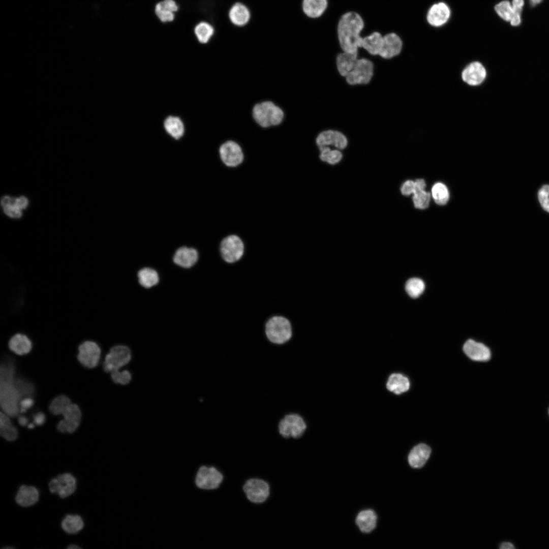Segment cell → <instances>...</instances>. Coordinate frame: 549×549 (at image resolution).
Returning a JSON list of instances; mask_svg holds the SVG:
<instances>
[{
    "label": "cell",
    "instance_id": "6da1fadb",
    "mask_svg": "<svg viewBox=\"0 0 549 549\" xmlns=\"http://www.w3.org/2000/svg\"><path fill=\"white\" fill-rule=\"evenodd\" d=\"M365 26L362 16L357 12L349 11L339 18L337 25L338 44L341 51L357 53L361 47V33Z\"/></svg>",
    "mask_w": 549,
    "mask_h": 549
},
{
    "label": "cell",
    "instance_id": "7a4b0ae2",
    "mask_svg": "<svg viewBox=\"0 0 549 549\" xmlns=\"http://www.w3.org/2000/svg\"><path fill=\"white\" fill-rule=\"evenodd\" d=\"M264 334L271 344L282 345L289 342L293 336L291 322L287 318L273 316L268 319L264 326Z\"/></svg>",
    "mask_w": 549,
    "mask_h": 549
},
{
    "label": "cell",
    "instance_id": "3957f363",
    "mask_svg": "<svg viewBox=\"0 0 549 549\" xmlns=\"http://www.w3.org/2000/svg\"><path fill=\"white\" fill-rule=\"evenodd\" d=\"M375 64L370 58L358 57L353 69L344 78L350 86L367 85L373 80Z\"/></svg>",
    "mask_w": 549,
    "mask_h": 549
},
{
    "label": "cell",
    "instance_id": "277c9868",
    "mask_svg": "<svg viewBox=\"0 0 549 549\" xmlns=\"http://www.w3.org/2000/svg\"><path fill=\"white\" fill-rule=\"evenodd\" d=\"M253 116L258 125L267 128L279 125L284 118V112L272 102L265 101L254 106Z\"/></svg>",
    "mask_w": 549,
    "mask_h": 549
},
{
    "label": "cell",
    "instance_id": "5b68a950",
    "mask_svg": "<svg viewBox=\"0 0 549 549\" xmlns=\"http://www.w3.org/2000/svg\"><path fill=\"white\" fill-rule=\"evenodd\" d=\"M278 432L284 438L298 439L305 433L307 422L299 413L292 412L285 415L279 421Z\"/></svg>",
    "mask_w": 549,
    "mask_h": 549
},
{
    "label": "cell",
    "instance_id": "8992f818",
    "mask_svg": "<svg viewBox=\"0 0 549 549\" xmlns=\"http://www.w3.org/2000/svg\"><path fill=\"white\" fill-rule=\"evenodd\" d=\"M223 480V474L218 468L211 466H201L198 469L195 477L196 486L205 491L218 489Z\"/></svg>",
    "mask_w": 549,
    "mask_h": 549
},
{
    "label": "cell",
    "instance_id": "52a82bcc",
    "mask_svg": "<svg viewBox=\"0 0 549 549\" xmlns=\"http://www.w3.org/2000/svg\"><path fill=\"white\" fill-rule=\"evenodd\" d=\"M245 252V245L241 238L236 234L225 237L220 245V253L223 260L232 264L241 259Z\"/></svg>",
    "mask_w": 549,
    "mask_h": 549
},
{
    "label": "cell",
    "instance_id": "ba28073f",
    "mask_svg": "<svg viewBox=\"0 0 549 549\" xmlns=\"http://www.w3.org/2000/svg\"><path fill=\"white\" fill-rule=\"evenodd\" d=\"M242 490L248 501L255 504L265 502L270 493L268 483L263 479L256 477L247 480L242 485Z\"/></svg>",
    "mask_w": 549,
    "mask_h": 549
},
{
    "label": "cell",
    "instance_id": "9c48e42d",
    "mask_svg": "<svg viewBox=\"0 0 549 549\" xmlns=\"http://www.w3.org/2000/svg\"><path fill=\"white\" fill-rule=\"evenodd\" d=\"M132 358L131 352L127 346H113L105 356L103 367L105 372L111 373L128 364Z\"/></svg>",
    "mask_w": 549,
    "mask_h": 549
},
{
    "label": "cell",
    "instance_id": "30bf717a",
    "mask_svg": "<svg viewBox=\"0 0 549 549\" xmlns=\"http://www.w3.org/2000/svg\"><path fill=\"white\" fill-rule=\"evenodd\" d=\"M12 379L1 380V403L4 411L8 415L14 416L19 412L18 401L20 394Z\"/></svg>",
    "mask_w": 549,
    "mask_h": 549
},
{
    "label": "cell",
    "instance_id": "8fae6325",
    "mask_svg": "<svg viewBox=\"0 0 549 549\" xmlns=\"http://www.w3.org/2000/svg\"><path fill=\"white\" fill-rule=\"evenodd\" d=\"M524 5V0L502 1L495 7V10L504 20L509 22L513 26L521 24L522 21L521 13Z\"/></svg>",
    "mask_w": 549,
    "mask_h": 549
},
{
    "label": "cell",
    "instance_id": "7c38bea8",
    "mask_svg": "<svg viewBox=\"0 0 549 549\" xmlns=\"http://www.w3.org/2000/svg\"><path fill=\"white\" fill-rule=\"evenodd\" d=\"M316 143L319 148L332 145L338 149L346 148L348 140L346 135L337 129H327L321 131L316 138Z\"/></svg>",
    "mask_w": 549,
    "mask_h": 549
},
{
    "label": "cell",
    "instance_id": "4fadbf2b",
    "mask_svg": "<svg viewBox=\"0 0 549 549\" xmlns=\"http://www.w3.org/2000/svg\"><path fill=\"white\" fill-rule=\"evenodd\" d=\"M77 359L84 367L93 369L99 361L101 350L97 343L92 341H85L78 346Z\"/></svg>",
    "mask_w": 549,
    "mask_h": 549
},
{
    "label": "cell",
    "instance_id": "5bb4252c",
    "mask_svg": "<svg viewBox=\"0 0 549 549\" xmlns=\"http://www.w3.org/2000/svg\"><path fill=\"white\" fill-rule=\"evenodd\" d=\"M220 159L224 164L229 167H235L241 164L244 154L240 145L230 140L223 143L219 149Z\"/></svg>",
    "mask_w": 549,
    "mask_h": 549
},
{
    "label": "cell",
    "instance_id": "9a60e30c",
    "mask_svg": "<svg viewBox=\"0 0 549 549\" xmlns=\"http://www.w3.org/2000/svg\"><path fill=\"white\" fill-rule=\"evenodd\" d=\"M76 484L75 477L70 473H65L51 479L49 483V487L52 493L57 494L60 498H65L74 493Z\"/></svg>",
    "mask_w": 549,
    "mask_h": 549
},
{
    "label": "cell",
    "instance_id": "2e32d148",
    "mask_svg": "<svg viewBox=\"0 0 549 549\" xmlns=\"http://www.w3.org/2000/svg\"><path fill=\"white\" fill-rule=\"evenodd\" d=\"M64 419L60 420L57 429L61 433H72L78 428L81 421V413L79 407L71 403L63 412Z\"/></svg>",
    "mask_w": 549,
    "mask_h": 549
},
{
    "label": "cell",
    "instance_id": "e0dca14e",
    "mask_svg": "<svg viewBox=\"0 0 549 549\" xmlns=\"http://www.w3.org/2000/svg\"><path fill=\"white\" fill-rule=\"evenodd\" d=\"M403 41L395 33L383 35L382 48L379 55L384 60H390L398 56L403 49Z\"/></svg>",
    "mask_w": 549,
    "mask_h": 549
},
{
    "label": "cell",
    "instance_id": "ac0fdd59",
    "mask_svg": "<svg viewBox=\"0 0 549 549\" xmlns=\"http://www.w3.org/2000/svg\"><path fill=\"white\" fill-rule=\"evenodd\" d=\"M486 76V71L479 62L475 61L467 65L461 73L463 81L467 84L476 86L481 84Z\"/></svg>",
    "mask_w": 549,
    "mask_h": 549
},
{
    "label": "cell",
    "instance_id": "d6986e66",
    "mask_svg": "<svg viewBox=\"0 0 549 549\" xmlns=\"http://www.w3.org/2000/svg\"><path fill=\"white\" fill-rule=\"evenodd\" d=\"M450 13V8L445 3H436L431 6L428 12L427 21L433 26H441L447 22Z\"/></svg>",
    "mask_w": 549,
    "mask_h": 549
},
{
    "label": "cell",
    "instance_id": "ffe728a7",
    "mask_svg": "<svg viewBox=\"0 0 549 549\" xmlns=\"http://www.w3.org/2000/svg\"><path fill=\"white\" fill-rule=\"evenodd\" d=\"M228 18L230 22L237 27H243L250 22L251 13L248 7L240 2L234 4L228 12Z\"/></svg>",
    "mask_w": 549,
    "mask_h": 549
},
{
    "label": "cell",
    "instance_id": "44dd1931",
    "mask_svg": "<svg viewBox=\"0 0 549 549\" xmlns=\"http://www.w3.org/2000/svg\"><path fill=\"white\" fill-rule=\"evenodd\" d=\"M463 350L468 357L473 360L486 361L491 356L490 349L483 344L472 339L468 340L463 346Z\"/></svg>",
    "mask_w": 549,
    "mask_h": 549
},
{
    "label": "cell",
    "instance_id": "7402d4cb",
    "mask_svg": "<svg viewBox=\"0 0 549 549\" xmlns=\"http://www.w3.org/2000/svg\"><path fill=\"white\" fill-rule=\"evenodd\" d=\"M358 54L359 52L350 53L342 51L337 54L334 59L335 66L341 77L345 78L353 69L359 57Z\"/></svg>",
    "mask_w": 549,
    "mask_h": 549
},
{
    "label": "cell",
    "instance_id": "603a6c76",
    "mask_svg": "<svg viewBox=\"0 0 549 549\" xmlns=\"http://www.w3.org/2000/svg\"><path fill=\"white\" fill-rule=\"evenodd\" d=\"M199 258L198 251L194 248L181 247L174 253L173 261L179 266L189 268L194 266Z\"/></svg>",
    "mask_w": 549,
    "mask_h": 549
},
{
    "label": "cell",
    "instance_id": "cb8c5ba5",
    "mask_svg": "<svg viewBox=\"0 0 549 549\" xmlns=\"http://www.w3.org/2000/svg\"><path fill=\"white\" fill-rule=\"evenodd\" d=\"M328 6V0H302L301 8L306 17L311 20L321 17Z\"/></svg>",
    "mask_w": 549,
    "mask_h": 549
},
{
    "label": "cell",
    "instance_id": "d4e9b609",
    "mask_svg": "<svg viewBox=\"0 0 549 549\" xmlns=\"http://www.w3.org/2000/svg\"><path fill=\"white\" fill-rule=\"evenodd\" d=\"M178 9V6L174 0H163L156 4L155 12L162 22H170L174 20L175 13Z\"/></svg>",
    "mask_w": 549,
    "mask_h": 549
},
{
    "label": "cell",
    "instance_id": "484cf974",
    "mask_svg": "<svg viewBox=\"0 0 549 549\" xmlns=\"http://www.w3.org/2000/svg\"><path fill=\"white\" fill-rule=\"evenodd\" d=\"M383 35L378 31H374L362 37L361 48L372 56H379L382 48Z\"/></svg>",
    "mask_w": 549,
    "mask_h": 549
},
{
    "label": "cell",
    "instance_id": "4316f807",
    "mask_svg": "<svg viewBox=\"0 0 549 549\" xmlns=\"http://www.w3.org/2000/svg\"><path fill=\"white\" fill-rule=\"evenodd\" d=\"M431 453V448L427 445L421 443L414 446L408 454V461L413 468L422 467L429 458Z\"/></svg>",
    "mask_w": 549,
    "mask_h": 549
},
{
    "label": "cell",
    "instance_id": "83f0119b",
    "mask_svg": "<svg viewBox=\"0 0 549 549\" xmlns=\"http://www.w3.org/2000/svg\"><path fill=\"white\" fill-rule=\"evenodd\" d=\"M9 349L17 355L28 354L32 349V343L24 334L17 333L13 335L8 343Z\"/></svg>",
    "mask_w": 549,
    "mask_h": 549
},
{
    "label": "cell",
    "instance_id": "f1b7e54d",
    "mask_svg": "<svg viewBox=\"0 0 549 549\" xmlns=\"http://www.w3.org/2000/svg\"><path fill=\"white\" fill-rule=\"evenodd\" d=\"M377 516L371 509L361 511L357 514L355 523L361 532L369 533L374 530L377 525Z\"/></svg>",
    "mask_w": 549,
    "mask_h": 549
},
{
    "label": "cell",
    "instance_id": "f546056e",
    "mask_svg": "<svg viewBox=\"0 0 549 549\" xmlns=\"http://www.w3.org/2000/svg\"><path fill=\"white\" fill-rule=\"evenodd\" d=\"M39 492L33 486L21 485L16 494V502L23 507H28L35 504L39 499Z\"/></svg>",
    "mask_w": 549,
    "mask_h": 549
},
{
    "label": "cell",
    "instance_id": "4dcf8cb0",
    "mask_svg": "<svg viewBox=\"0 0 549 549\" xmlns=\"http://www.w3.org/2000/svg\"><path fill=\"white\" fill-rule=\"evenodd\" d=\"M426 185L423 179H418L415 181L413 201L416 208L423 209L428 207L431 194L424 191Z\"/></svg>",
    "mask_w": 549,
    "mask_h": 549
},
{
    "label": "cell",
    "instance_id": "1f68e13d",
    "mask_svg": "<svg viewBox=\"0 0 549 549\" xmlns=\"http://www.w3.org/2000/svg\"><path fill=\"white\" fill-rule=\"evenodd\" d=\"M410 386V383L408 378L400 373L391 374L386 382L387 389L396 394H400L406 392L409 390Z\"/></svg>",
    "mask_w": 549,
    "mask_h": 549
},
{
    "label": "cell",
    "instance_id": "d6a6232c",
    "mask_svg": "<svg viewBox=\"0 0 549 549\" xmlns=\"http://www.w3.org/2000/svg\"><path fill=\"white\" fill-rule=\"evenodd\" d=\"M194 31L198 41L201 44L208 43L215 33L214 26L206 21H201L198 23Z\"/></svg>",
    "mask_w": 549,
    "mask_h": 549
},
{
    "label": "cell",
    "instance_id": "836d02e7",
    "mask_svg": "<svg viewBox=\"0 0 549 549\" xmlns=\"http://www.w3.org/2000/svg\"><path fill=\"white\" fill-rule=\"evenodd\" d=\"M138 282L141 286L149 288L156 285L159 281L157 271L150 267H144L139 270L137 273Z\"/></svg>",
    "mask_w": 549,
    "mask_h": 549
},
{
    "label": "cell",
    "instance_id": "e575fe53",
    "mask_svg": "<svg viewBox=\"0 0 549 549\" xmlns=\"http://www.w3.org/2000/svg\"><path fill=\"white\" fill-rule=\"evenodd\" d=\"M84 526L83 521L78 515L68 514L61 523L62 529L69 534H75L80 531Z\"/></svg>",
    "mask_w": 549,
    "mask_h": 549
},
{
    "label": "cell",
    "instance_id": "d590c367",
    "mask_svg": "<svg viewBox=\"0 0 549 549\" xmlns=\"http://www.w3.org/2000/svg\"><path fill=\"white\" fill-rule=\"evenodd\" d=\"M0 434L4 439L9 441L16 440L18 436L16 428L13 425L8 416L2 412H1L0 417Z\"/></svg>",
    "mask_w": 549,
    "mask_h": 549
},
{
    "label": "cell",
    "instance_id": "8d00e7d4",
    "mask_svg": "<svg viewBox=\"0 0 549 549\" xmlns=\"http://www.w3.org/2000/svg\"><path fill=\"white\" fill-rule=\"evenodd\" d=\"M164 127L167 132L175 139L180 138L184 132V125L177 117L169 116L164 122Z\"/></svg>",
    "mask_w": 549,
    "mask_h": 549
},
{
    "label": "cell",
    "instance_id": "74e56055",
    "mask_svg": "<svg viewBox=\"0 0 549 549\" xmlns=\"http://www.w3.org/2000/svg\"><path fill=\"white\" fill-rule=\"evenodd\" d=\"M432 196L435 202L440 205L447 203L449 200V194L446 186L442 183L435 184L432 189Z\"/></svg>",
    "mask_w": 549,
    "mask_h": 549
},
{
    "label": "cell",
    "instance_id": "f35d334b",
    "mask_svg": "<svg viewBox=\"0 0 549 549\" xmlns=\"http://www.w3.org/2000/svg\"><path fill=\"white\" fill-rule=\"evenodd\" d=\"M320 159L323 162L330 164L339 163L342 159V154L339 149H331L329 146L319 149Z\"/></svg>",
    "mask_w": 549,
    "mask_h": 549
},
{
    "label": "cell",
    "instance_id": "ab89813d",
    "mask_svg": "<svg viewBox=\"0 0 549 549\" xmlns=\"http://www.w3.org/2000/svg\"><path fill=\"white\" fill-rule=\"evenodd\" d=\"M424 288L425 285L423 281L416 278L409 279L405 286L407 293L413 298L419 297L423 292Z\"/></svg>",
    "mask_w": 549,
    "mask_h": 549
},
{
    "label": "cell",
    "instance_id": "60d3db41",
    "mask_svg": "<svg viewBox=\"0 0 549 549\" xmlns=\"http://www.w3.org/2000/svg\"><path fill=\"white\" fill-rule=\"evenodd\" d=\"M71 403L67 396L61 395L54 398L49 405L50 412L55 415L62 414L65 408Z\"/></svg>",
    "mask_w": 549,
    "mask_h": 549
},
{
    "label": "cell",
    "instance_id": "b9f144b4",
    "mask_svg": "<svg viewBox=\"0 0 549 549\" xmlns=\"http://www.w3.org/2000/svg\"><path fill=\"white\" fill-rule=\"evenodd\" d=\"M2 206L5 214L10 217L18 219L22 216L21 209L16 206L15 199L9 200Z\"/></svg>",
    "mask_w": 549,
    "mask_h": 549
},
{
    "label": "cell",
    "instance_id": "7bdbcfd3",
    "mask_svg": "<svg viewBox=\"0 0 549 549\" xmlns=\"http://www.w3.org/2000/svg\"><path fill=\"white\" fill-rule=\"evenodd\" d=\"M111 374V377L113 382L121 385L128 384L131 381L132 375L128 370L120 371L117 370Z\"/></svg>",
    "mask_w": 549,
    "mask_h": 549
},
{
    "label": "cell",
    "instance_id": "ee69618b",
    "mask_svg": "<svg viewBox=\"0 0 549 549\" xmlns=\"http://www.w3.org/2000/svg\"><path fill=\"white\" fill-rule=\"evenodd\" d=\"M538 197L543 208L549 212V185H544L540 188Z\"/></svg>",
    "mask_w": 549,
    "mask_h": 549
},
{
    "label": "cell",
    "instance_id": "f6af8a7d",
    "mask_svg": "<svg viewBox=\"0 0 549 549\" xmlns=\"http://www.w3.org/2000/svg\"><path fill=\"white\" fill-rule=\"evenodd\" d=\"M415 188V181L408 180L405 181L401 188V191L403 195L405 196L410 195L413 193Z\"/></svg>",
    "mask_w": 549,
    "mask_h": 549
},
{
    "label": "cell",
    "instance_id": "bcb514c9",
    "mask_svg": "<svg viewBox=\"0 0 549 549\" xmlns=\"http://www.w3.org/2000/svg\"><path fill=\"white\" fill-rule=\"evenodd\" d=\"M34 403L33 400L30 398L23 399L20 401L19 403L20 407V412L21 413L26 412L27 409L33 406Z\"/></svg>",
    "mask_w": 549,
    "mask_h": 549
},
{
    "label": "cell",
    "instance_id": "7dc6e473",
    "mask_svg": "<svg viewBox=\"0 0 549 549\" xmlns=\"http://www.w3.org/2000/svg\"><path fill=\"white\" fill-rule=\"evenodd\" d=\"M34 423L37 425H42L45 421V416L41 412H38L33 415Z\"/></svg>",
    "mask_w": 549,
    "mask_h": 549
},
{
    "label": "cell",
    "instance_id": "c3c4849f",
    "mask_svg": "<svg viewBox=\"0 0 549 549\" xmlns=\"http://www.w3.org/2000/svg\"><path fill=\"white\" fill-rule=\"evenodd\" d=\"M16 203L18 207L22 209L27 207L28 204V201L25 197L22 196L18 198H16Z\"/></svg>",
    "mask_w": 549,
    "mask_h": 549
},
{
    "label": "cell",
    "instance_id": "681fc988",
    "mask_svg": "<svg viewBox=\"0 0 549 549\" xmlns=\"http://www.w3.org/2000/svg\"><path fill=\"white\" fill-rule=\"evenodd\" d=\"M18 421L19 424L22 426H26L28 423V418L24 415H20L18 418Z\"/></svg>",
    "mask_w": 549,
    "mask_h": 549
},
{
    "label": "cell",
    "instance_id": "f907efd6",
    "mask_svg": "<svg viewBox=\"0 0 549 549\" xmlns=\"http://www.w3.org/2000/svg\"><path fill=\"white\" fill-rule=\"evenodd\" d=\"M500 548L501 549H514L515 547L512 543L506 542L502 543Z\"/></svg>",
    "mask_w": 549,
    "mask_h": 549
},
{
    "label": "cell",
    "instance_id": "816d5d0a",
    "mask_svg": "<svg viewBox=\"0 0 549 549\" xmlns=\"http://www.w3.org/2000/svg\"><path fill=\"white\" fill-rule=\"evenodd\" d=\"M530 4L532 6H535L540 4L543 0H529Z\"/></svg>",
    "mask_w": 549,
    "mask_h": 549
},
{
    "label": "cell",
    "instance_id": "f5cc1de1",
    "mask_svg": "<svg viewBox=\"0 0 549 549\" xmlns=\"http://www.w3.org/2000/svg\"><path fill=\"white\" fill-rule=\"evenodd\" d=\"M68 549H80L81 547L76 544H71L67 547Z\"/></svg>",
    "mask_w": 549,
    "mask_h": 549
},
{
    "label": "cell",
    "instance_id": "db71d44e",
    "mask_svg": "<svg viewBox=\"0 0 549 549\" xmlns=\"http://www.w3.org/2000/svg\"><path fill=\"white\" fill-rule=\"evenodd\" d=\"M27 427L29 429H32L35 427L34 423H29L27 425Z\"/></svg>",
    "mask_w": 549,
    "mask_h": 549
},
{
    "label": "cell",
    "instance_id": "11a10c76",
    "mask_svg": "<svg viewBox=\"0 0 549 549\" xmlns=\"http://www.w3.org/2000/svg\"><path fill=\"white\" fill-rule=\"evenodd\" d=\"M5 548H13V547H5Z\"/></svg>",
    "mask_w": 549,
    "mask_h": 549
},
{
    "label": "cell",
    "instance_id": "9f6ffc18",
    "mask_svg": "<svg viewBox=\"0 0 549 549\" xmlns=\"http://www.w3.org/2000/svg\"><path fill=\"white\" fill-rule=\"evenodd\" d=\"M548 412H549V410H548Z\"/></svg>",
    "mask_w": 549,
    "mask_h": 549
}]
</instances>
